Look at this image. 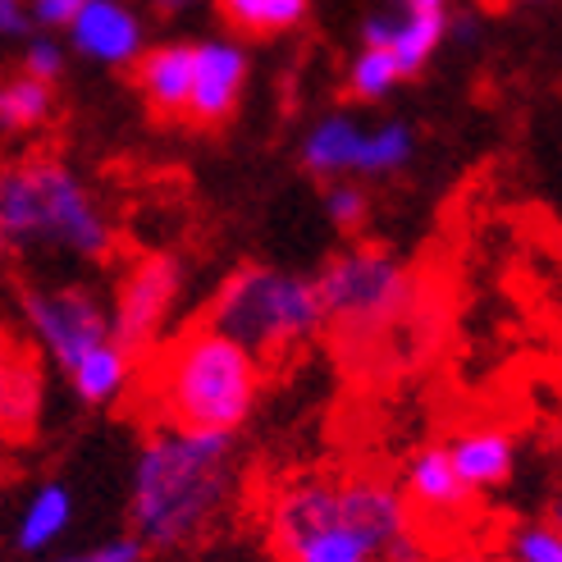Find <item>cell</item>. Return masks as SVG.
Returning <instances> with one entry per match:
<instances>
[{
    "instance_id": "obj_34",
    "label": "cell",
    "mask_w": 562,
    "mask_h": 562,
    "mask_svg": "<svg viewBox=\"0 0 562 562\" xmlns=\"http://www.w3.org/2000/svg\"><path fill=\"white\" fill-rule=\"evenodd\" d=\"M494 5H526V0H494Z\"/></svg>"
},
{
    "instance_id": "obj_33",
    "label": "cell",
    "mask_w": 562,
    "mask_h": 562,
    "mask_svg": "<svg viewBox=\"0 0 562 562\" xmlns=\"http://www.w3.org/2000/svg\"><path fill=\"white\" fill-rule=\"evenodd\" d=\"M549 521H553V526H558V530H562V494H558V498H553V513H549Z\"/></svg>"
},
{
    "instance_id": "obj_7",
    "label": "cell",
    "mask_w": 562,
    "mask_h": 562,
    "mask_svg": "<svg viewBox=\"0 0 562 562\" xmlns=\"http://www.w3.org/2000/svg\"><path fill=\"white\" fill-rule=\"evenodd\" d=\"M19 316L23 329L37 339V348L55 361V371L65 380L82 367L88 357L115 344V321L110 306L92 289H42L27 284L19 289Z\"/></svg>"
},
{
    "instance_id": "obj_32",
    "label": "cell",
    "mask_w": 562,
    "mask_h": 562,
    "mask_svg": "<svg viewBox=\"0 0 562 562\" xmlns=\"http://www.w3.org/2000/svg\"><path fill=\"white\" fill-rule=\"evenodd\" d=\"M398 10H416V14H439V10H448V0H398Z\"/></svg>"
},
{
    "instance_id": "obj_25",
    "label": "cell",
    "mask_w": 562,
    "mask_h": 562,
    "mask_svg": "<svg viewBox=\"0 0 562 562\" xmlns=\"http://www.w3.org/2000/svg\"><path fill=\"white\" fill-rule=\"evenodd\" d=\"M215 10L234 37H270L266 0H215Z\"/></svg>"
},
{
    "instance_id": "obj_4",
    "label": "cell",
    "mask_w": 562,
    "mask_h": 562,
    "mask_svg": "<svg viewBox=\"0 0 562 562\" xmlns=\"http://www.w3.org/2000/svg\"><path fill=\"white\" fill-rule=\"evenodd\" d=\"M0 238L10 251H69L101 261L110 251V224L74 165L50 151H27L0 175Z\"/></svg>"
},
{
    "instance_id": "obj_35",
    "label": "cell",
    "mask_w": 562,
    "mask_h": 562,
    "mask_svg": "<svg viewBox=\"0 0 562 562\" xmlns=\"http://www.w3.org/2000/svg\"><path fill=\"white\" fill-rule=\"evenodd\" d=\"M453 562H490V558H453Z\"/></svg>"
},
{
    "instance_id": "obj_14",
    "label": "cell",
    "mask_w": 562,
    "mask_h": 562,
    "mask_svg": "<svg viewBox=\"0 0 562 562\" xmlns=\"http://www.w3.org/2000/svg\"><path fill=\"white\" fill-rule=\"evenodd\" d=\"M403 485H407L416 508H426V513H462L471 503V490L458 475V467H453V458H448L443 443L420 448V453L407 462Z\"/></svg>"
},
{
    "instance_id": "obj_2",
    "label": "cell",
    "mask_w": 562,
    "mask_h": 562,
    "mask_svg": "<svg viewBox=\"0 0 562 562\" xmlns=\"http://www.w3.org/2000/svg\"><path fill=\"white\" fill-rule=\"evenodd\" d=\"M403 536V498L375 481H302L274 503V549L284 562H384Z\"/></svg>"
},
{
    "instance_id": "obj_24",
    "label": "cell",
    "mask_w": 562,
    "mask_h": 562,
    "mask_svg": "<svg viewBox=\"0 0 562 562\" xmlns=\"http://www.w3.org/2000/svg\"><path fill=\"white\" fill-rule=\"evenodd\" d=\"M19 74L37 78V82H50V88H55V78L65 74V46L55 42L50 33H33V37L23 42V55H19Z\"/></svg>"
},
{
    "instance_id": "obj_18",
    "label": "cell",
    "mask_w": 562,
    "mask_h": 562,
    "mask_svg": "<svg viewBox=\"0 0 562 562\" xmlns=\"http://www.w3.org/2000/svg\"><path fill=\"white\" fill-rule=\"evenodd\" d=\"M133 380V357L120 348V344H110L101 348L97 357H88L82 367L69 375L74 393H78V403H88V407H105V403H115L120 393L128 389Z\"/></svg>"
},
{
    "instance_id": "obj_1",
    "label": "cell",
    "mask_w": 562,
    "mask_h": 562,
    "mask_svg": "<svg viewBox=\"0 0 562 562\" xmlns=\"http://www.w3.org/2000/svg\"><path fill=\"white\" fill-rule=\"evenodd\" d=\"M234 494V435L160 430L133 458L128 521L156 549L196 540Z\"/></svg>"
},
{
    "instance_id": "obj_28",
    "label": "cell",
    "mask_w": 562,
    "mask_h": 562,
    "mask_svg": "<svg viewBox=\"0 0 562 562\" xmlns=\"http://www.w3.org/2000/svg\"><path fill=\"white\" fill-rule=\"evenodd\" d=\"M33 0H0V33H5L10 42H27L33 37Z\"/></svg>"
},
{
    "instance_id": "obj_10",
    "label": "cell",
    "mask_w": 562,
    "mask_h": 562,
    "mask_svg": "<svg viewBox=\"0 0 562 562\" xmlns=\"http://www.w3.org/2000/svg\"><path fill=\"white\" fill-rule=\"evenodd\" d=\"M247 82V50L238 37H206L196 42V74H192V101H188V120L215 128L238 110Z\"/></svg>"
},
{
    "instance_id": "obj_8",
    "label": "cell",
    "mask_w": 562,
    "mask_h": 562,
    "mask_svg": "<svg viewBox=\"0 0 562 562\" xmlns=\"http://www.w3.org/2000/svg\"><path fill=\"white\" fill-rule=\"evenodd\" d=\"M179 293H183V266L170 251H147L120 274L115 297H110V321H115V344L133 361L160 344Z\"/></svg>"
},
{
    "instance_id": "obj_6",
    "label": "cell",
    "mask_w": 562,
    "mask_h": 562,
    "mask_svg": "<svg viewBox=\"0 0 562 562\" xmlns=\"http://www.w3.org/2000/svg\"><path fill=\"white\" fill-rule=\"evenodd\" d=\"M312 279H316V293L325 306V321L339 329H352V334L389 325L412 302V274L380 247L339 251V257H329L321 266V274H312Z\"/></svg>"
},
{
    "instance_id": "obj_11",
    "label": "cell",
    "mask_w": 562,
    "mask_h": 562,
    "mask_svg": "<svg viewBox=\"0 0 562 562\" xmlns=\"http://www.w3.org/2000/svg\"><path fill=\"white\" fill-rule=\"evenodd\" d=\"M192 74H196V42H160V46H147V55L133 65L137 92H143V101L151 105V115H160V120L188 115Z\"/></svg>"
},
{
    "instance_id": "obj_21",
    "label": "cell",
    "mask_w": 562,
    "mask_h": 562,
    "mask_svg": "<svg viewBox=\"0 0 562 562\" xmlns=\"http://www.w3.org/2000/svg\"><path fill=\"white\" fill-rule=\"evenodd\" d=\"M398 82H403V69L384 46H361L352 55V65H348V97L352 101L375 105V101H384L393 88H398Z\"/></svg>"
},
{
    "instance_id": "obj_22",
    "label": "cell",
    "mask_w": 562,
    "mask_h": 562,
    "mask_svg": "<svg viewBox=\"0 0 562 562\" xmlns=\"http://www.w3.org/2000/svg\"><path fill=\"white\" fill-rule=\"evenodd\" d=\"M325 215H329L334 229H344V234L361 229V224H367V215H371V196H367V188L352 183V179L325 183Z\"/></svg>"
},
{
    "instance_id": "obj_23",
    "label": "cell",
    "mask_w": 562,
    "mask_h": 562,
    "mask_svg": "<svg viewBox=\"0 0 562 562\" xmlns=\"http://www.w3.org/2000/svg\"><path fill=\"white\" fill-rule=\"evenodd\" d=\"M513 562H562V530L553 521H526L508 540Z\"/></svg>"
},
{
    "instance_id": "obj_3",
    "label": "cell",
    "mask_w": 562,
    "mask_h": 562,
    "mask_svg": "<svg viewBox=\"0 0 562 562\" xmlns=\"http://www.w3.org/2000/svg\"><path fill=\"white\" fill-rule=\"evenodd\" d=\"M156 412L170 430L234 435L257 407L261 361L215 325H196L165 348L151 375Z\"/></svg>"
},
{
    "instance_id": "obj_16",
    "label": "cell",
    "mask_w": 562,
    "mask_h": 562,
    "mask_svg": "<svg viewBox=\"0 0 562 562\" xmlns=\"http://www.w3.org/2000/svg\"><path fill=\"white\" fill-rule=\"evenodd\" d=\"M69 521H74V498H69V490H65L60 481H46V485H37L33 494H27L23 513H19V521H14V549H19L23 558H37V553H46L55 540L65 536Z\"/></svg>"
},
{
    "instance_id": "obj_19",
    "label": "cell",
    "mask_w": 562,
    "mask_h": 562,
    "mask_svg": "<svg viewBox=\"0 0 562 562\" xmlns=\"http://www.w3.org/2000/svg\"><path fill=\"white\" fill-rule=\"evenodd\" d=\"M55 115V88L27 74H14L0 88V128L5 133H33Z\"/></svg>"
},
{
    "instance_id": "obj_17",
    "label": "cell",
    "mask_w": 562,
    "mask_h": 562,
    "mask_svg": "<svg viewBox=\"0 0 562 562\" xmlns=\"http://www.w3.org/2000/svg\"><path fill=\"white\" fill-rule=\"evenodd\" d=\"M448 37V10L439 14H416V10H398L393 14V33H389V55L398 60L403 78H416L430 65V55L443 46Z\"/></svg>"
},
{
    "instance_id": "obj_12",
    "label": "cell",
    "mask_w": 562,
    "mask_h": 562,
    "mask_svg": "<svg viewBox=\"0 0 562 562\" xmlns=\"http://www.w3.org/2000/svg\"><path fill=\"white\" fill-rule=\"evenodd\" d=\"M361 143H367V128H361L357 120H348V115L316 120V128L302 137V165H306V175H316L325 183L357 179Z\"/></svg>"
},
{
    "instance_id": "obj_27",
    "label": "cell",
    "mask_w": 562,
    "mask_h": 562,
    "mask_svg": "<svg viewBox=\"0 0 562 562\" xmlns=\"http://www.w3.org/2000/svg\"><path fill=\"white\" fill-rule=\"evenodd\" d=\"M92 0H33V19L42 33H55V27H69Z\"/></svg>"
},
{
    "instance_id": "obj_20",
    "label": "cell",
    "mask_w": 562,
    "mask_h": 562,
    "mask_svg": "<svg viewBox=\"0 0 562 562\" xmlns=\"http://www.w3.org/2000/svg\"><path fill=\"white\" fill-rule=\"evenodd\" d=\"M416 156V137L403 120H389L380 128L367 133L361 143V160H357V179H384V175H398L403 165Z\"/></svg>"
},
{
    "instance_id": "obj_5",
    "label": "cell",
    "mask_w": 562,
    "mask_h": 562,
    "mask_svg": "<svg viewBox=\"0 0 562 562\" xmlns=\"http://www.w3.org/2000/svg\"><path fill=\"white\" fill-rule=\"evenodd\" d=\"M206 325L229 334L251 357L270 367L302 348L325 325V306L316 293V279L274 266H238L215 289L206 306Z\"/></svg>"
},
{
    "instance_id": "obj_13",
    "label": "cell",
    "mask_w": 562,
    "mask_h": 562,
    "mask_svg": "<svg viewBox=\"0 0 562 562\" xmlns=\"http://www.w3.org/2000/svg\"><path fill=\"white\" fill-rule=\"evenodd\" d=\"M443 448H448V458H453V467H458V475L467 481L471 494L498 490L513 475V462H517L513 435H503V430H462Z\"/></svg>"
},
{
    "instance_id": "obj_31",
    "label": "cell",
    "mask_w": 562,
    "mask_h": 562,
    "mask_svg": "<svg viewBox=\"0 0 562 562\" xmlns=\"http://www.w3.org/2000/svg\"><path fill=\"white\" fill-rule=\"evenodd\" d=\"M147 5H151L156 14H165V19H175V14L192 10V5H196V0H147Z\"/></svg>"
},
{
    "instance_id": "obj_30",
    "label": "cell",
    "mask_w": 562,
    "mask_h": 562,
    "mask_svg": "<svg viewBox=\"0 0 562 562\" xmlns=\"http://www.w3.org/2000/svg\"><path fill=\"white\" fill-rule=\"evenodd\" d=\"M384 562H426V553H420V544L412 540V530H407L403 540H393V544H389Z\"/></svg>"
},
{
    "instance_id": "obj_29",
    "label": "cell",
    "mask_w": 562,
    "mask_h": 562,
    "mask_svg": "<svg viewBox=\"0 0 562 562\" xmlns=\"http://www.w3.org/2000/svg\"><path fill=\"white\" fill-rule=\"evenodd\" d=\"M312 14V0H266V19H270V37L274 33H293Z\"/></svg>"
},
{
    "instance_id": "obj_26",
    "label": "cell",
    "mask_w": 562,
    "mask_h": 562,
    "mask_svg": "<svg viewBox=\"0 0 562 562\" xmlns=\"http://www.w3.org/2000/svg\"><path fill=\"white\" fill-rule=\"evenodd\" d=\"M147 544L137 536H120V540H105V544H92L82 553H65V558H42V562H143Z\"/></svg>"
},
{
    "instance_id": "obj_15",
    "label": "cell",
    "mask_w": 562,
    "mask_h": 562,
    "mask_svg": "<svg viewBox=\"0 0 562 562\" xmlns=\"http://www.w3.org/2000/svg\"><path fill=\"white\" fill-rule=\"evenodd\" d=\"M42 389H46V375H42V361L27 352V348H5V375H0V416H5V435L10 439H23L33 430V420L42 412Z\"/></svg>"
},
{
    "instance_id": "obj_9",
    "label": "cell",
    "mask_w": 562,
    "mask_h": 562,
    "mask_svg": "<svg viewBox=\"0 0 562 562\" xmlns=\"http://www.w3.org/2000/svg\"><path fill=\"white\" fill-rule=\"evenodd\" d=\"M69 46L92 65L128 69L147 55V33L128 0H92V5L69 23Z\"/></svg>"
}]
</instances>
